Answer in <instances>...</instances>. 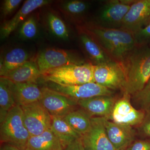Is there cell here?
<instances>
[{
    "mask_svg": "<svg viewBox=\"0 0 150 150\" xmlns=\"http://www.w3.org/2000/svg\"><path fill=\"white\" fill-rule=\"evenodd\" d=\"M0 150H22L18 148L8 144H1Z\"/></svg>",
    "mask_w": 150,
    "mask_h": 150,
    "instance_id": "836d02e7",
    "label": "cell"
},
{
    "mask_svg": "<svg viewBox=\"0 0 150 150\" xmlns=\"http://www.w3.org/2000/svg\"><path fill=\"white\" fill-rule=\"evenodd\" d=\"M81 42L88 55L96 64L107 63L112 61L102 47L86 33H82L80 36Z\"/></svg>",
    "mask_w": 150,
    "mask_h": 150,
    "instance_id": "7402d4cb",
    "label": "cell"
},
{
    "mask_svg": "<svg viewBox=\"0 0 150 150\" xmlns=\"http://www.w3.org/2000/svg\"><path fill=\"white\" fill-rule=\"evenodd\" d=\"M64 150H86L82 143L81 139H77L72 142Z\"/></svg>",
    "mask_w": 150,
    "mask_h": 150,
    "instance_id": "d6a6232c",
    "label": "cell"
},
{
    "mask_svg": "<svg viewBox=\"0 0 150 150\" xmlns=\"http://www.w3.org/2000/svg\"><path fill=\"white\" fill-rule=\"evenodd\" d=\"M43 86L76 101L101 96H111L114 91L96 83H88L78 85L66 86L51 82H43Z\"/></svg>",
    "mask_w": 150,
    "mask_h": 150,
    "instance_id": "5b68a950",
    "label": "cell"
},
{
    "mask_svg": "<svg viewBox=\"0 0 150 150\" xmlns=\"http://www.w3.org/2000/svg\"><path fill=\"white\" fill-rule=\"evenodd\" d=\"M61 7L62 11L67 14L78 16L85 13L88 10L89 4L86 2L74 0L64 2Z\"/></svg>",
    "mask_w": 150,
    "mask_h": 150,
    "instance_id": "4316f807",
    "label": "cell"
},
{
    "mask_svg": "<svg viewBox=\"0 0 150 150\" xmlns=\"http://www.w3.org/2000/svg\"><path fill=\"white\" fill-rule=\"evenodd\" d=\"M41 74L35 62L28 61L4 77L13 83H34L41 78Z\"/></svg>",
    "mask_w": 150,
    "mask_h": 150,
    "instance_id": "ac0fdd59",
    "label": "cell"
},
{
    "mask_svg": "<svg viewBox=\"0 0 150 150\" xmlns=\"http://www.w3.org/2000/svg\"><path fill=\"white\" fill-rule=\"evenodd\" d=\"M122 65L126 78L123 94L131 97L150 79V47L137 46Z\"/></svg>",
    "mask_w": 150,
    "mask_h": 150,
    "instance_id": "6da1fadb",
    "label": "cell"
},
{
    "mask_svg": "<svg viewBox=\"0 0 150 150\" xmlns=\"http://www.w3.org/2000/svg\"><path fill=\"white\" fill-rule=\"evenodd\" d=\"M38 32L37 23L33 16L29 17L26 19L22 23L19 30L20 36L25 40L35 38L37 36Z\"/></svg>",
    "mask_w": 150,
    "mask_h": 150,
    "instance_id": "83f0119b",
    "label": "cell"
},
{
    "mask_svg": "<svg viewBox=\"0 0 150 150\" xmlns=\"http://www.w3.org/2000/svg\"><path fill=\"white\" fill-rule=\"evenodd\" d=\"M93 75L95 82L113 91H123L126 85V74L123 65L114 60L94 65Z\"/></svg>",
    "mask_w": 150,
    "mask_h": 150,
    "instance_id": "8992f818",
    "label": "cell"
},
{
    "mask_svg": "<svg viewBox=\"0 0 150 150\" xmlns=\"http://www.w3.org/2000/svg\"><path fill=\"white\" fill-rule=\"evenodd\" d=\"M22 1L21 0H6L3 4L2 13L6 17L11 13L18 6Z\"/></svg>",
    "mask_w": 150,
    "mask_h": 150,
    "instance_id": "4dcf8cb0",
    "label": "cell"
},
{
    "mask_svg": "<svg viewBox=\"0 0 150 150\" xmlns=\"http://www.w3.org/2000/svg\"><path fill=\"white\" fill-rule=\"evenodd\" d=\"M46 18L48 28L53 35L62 40L69 39V29L62 19L52 12L48 13Z\"/></svg>",
    "mask_w": 150,
    "mask_h": 150,
    "instance_id": "d4e9b609",
    "label": "cell"
},
{
    "mask_svg": "<svg viewBox=\"0 0 150 150\" xmlns=\"http://www.w3.org/2000/svg\"><path fill=\"white\" fill-rule=\"evenodd\" d=\"M63 145L51 129L30 137L25 150H64Z\"/></svg>",
    "mask_w": 150,
    "mask_h": 150,
    "instance_id": "d6986e66",
    "label": "cell"
},
{
    "mask_svg": "<svg viewBox=\"0 0 150 150\" xmlns=\"http://www.w3.org/2000/svg\"><path fill=\"white\" fill-rule=\"evenodd\" d=\"M131 97L123 95L117 100L108 119L114 123L133 127L138 126L144 120L146 112L137 109L130 100Z\"/></svg>",
    "mask_w": 150,
    "mask_h": 150,
    "instance_id": "8fae6325",
    "label": "cell"
},
{
    "mask_svg": "<svg viewBox=\"0 0 150 150\" xmlns=\"http://www.w3.org/2000/svg\"><path fill=\"white\" fill-rule=\"evenodd\" d=\"M92 117L81 108L72 111L63 118L75 131L83 136L90 129Z\"/></svg>",
    "mask_w": 150,
    "mask_h": 150,
    "instance_id": "603a6c76",
    "label": "cell"
},
{
    "mask_svg": "<svg viewBox=\"0 0 150 150\" xmlns=\"http://www.w3.org/2000/svg\"><path fill=\"white\" fill-rule=\"evenodd\" d=\"M150 17V0L136 1L123 19L121 29L135 33L145 26Z\"/></svg>",
    "mask_w": 150,
    "mask_h": 150,
    "instance_id": "4fadbf2b",
    "label": "cell"
},
{
    "mask_svg": "<svg viewBox=\"0 0 150 150\" xmlns=\"http://www.w3.org/2000/svg\"><path fill=\"white\" fill-rule=\"evenodd\" d=\"M132 3V1L118 0L106 2L98 14V25L104 28L120 29Z\"/></svg>",
    "mask_w": 150,
    "mask_h": 150,
    "instance_id": "ba28073f",
    "label": "cell"
},
{
    "mask_svg": "<svg viewBox=\"0 0 150 150\" xmlns=\"http://www.w3.org/2000/svg\"><path fill=\"white\" fill-rule=\"evenodd\" d=\"M149 23H150V17L149 18V19H148L146 23V24H145V26L149 24Z\"/></svg>",
    "mask_w": 150,
    "mask_h": 150,
    "instance_id": "e575fe53",
    "label": "cell"
},
{
    "mask_svg": "<svg viewBox=\"0 0 150 150\" xmlns=\"http://www.w3.org/2000/svg\"><path fill=\"white\" fill-rule=\"evenodd\" d=\"M112 60L123 64L137 46L134 33L121 29L95 26L89 28Z\"/></svg>",
    "mask_w": 150,
    "mask_h": 150,
    "instance_id": "7a4b0ae2",
    "label": "cell"
},
{
    "mask_svg": "<svg viewBox=\"0 0 150 150\" xmlns=\"http://www.w3.org/2000/svg\"><path fill=\"white\" fill-rule=\"evenodd\" d=\"M50 2L46 0H27L23 5L11 19L5 22L1 28V39L8 37L22 23L25 21L28 15L36 9L46 5Z\"/></svg>",
    "mask_w": 150,
    "mask_h": 150,
    "instance_id": "2e32d148",
    "label": "cell"
},
{
    "mask_svg": "<svg viewBox=\"0 0 150 150\" xmlns=\"http://www.w3.org/2000/svg\"><path fill=\"white\" fill-rule=\"evenodd\" d=\"M51 130L59 139L64 148L82 136L77 133L65 121L63 117L51 116Z\"/></svg>",
    "mask_w": 150,
    "mask_h": 150,
    "instance_id": "44dd1931",
    "label": "cell"
},
{
    "mask_svg": "<svg viewBox=\"0 0 150 150\" xmlns=\"http://www.w3.org/2000/svg\"><path fill=\"white\" fill-rule=\"evenodd\" d=\"M9 82L11 91L17 105L23 106L39 101L42 92L41 88H39L38 83H14Z\"/></svg>",
    "mask_w": 150,
    "mask_h": 150,
    "instance_id": "e0dca14e",
    "label": "cell"
},
{
    "mask_svg": "<svg viewBox=\"0 0 150 150\" xmlns=\"http://www.w3.org/2000/svg\"><path fill=\"white\" fill-rule=\"evenodd\" d=\"M94 65L80 64L67 65L46 71L41 74L42 82H51L66 86L95 82Z\"/></svg>",
    "mask_w": 150,
    "mask_h": 150,
    "instance_id": "3957f363",
    "label": "cell"
},
{
    "mask_svg": "<svg viewBox=\"0 0 150 150\" xmlns=\"http://www.w3.org/2000/svg\"><path fill=\"white\" fill-rule=\"evenodd\" d=\"M106 118L93 117L90 129L81 138L86 150H115L111 144L105 126Z\"/></svg>",
    "mask_w": 150,
    "mask_h": 150,
    "instance_id": "7c38bea8",
    "label": "cell"
},
{
    "mask_svg": "<svg viewBox=\"0 0 150 150\" xmlns=\"http://www.w3.org/2000/svg\"><path fill=\"white\" fill-rule=\"evenodd\" d=\"M9 82L5 78L0 79V122L2 123L8 112L16 105Z\"/></svg>",
    "mask_w": 150,
    "mask_h": 150,
    "instance_id": "cb8c5ba5",
    "label": "cell"
},
{
    "mask_svg": "<svg viewBox=\"0 0 150 150\" xmlns=\"http://www.w3.org/2000/svg\"><path fill=\"white\" fill-rule=\"evenodd\" d=\"M25 125L30 136H36L51 129L52 117L39 101L21 106Z\"/></svg>",
    "mask_w": 150,
    "mask_h": 150,
    "instance_id": "9c48e42d",
    "label": "cell"
},
{
    "mask_svg": "<svg viewBox=\"0 0 150 150\" xmlns=\"http://www.w3.org/2000/svg\"><path fill=\"white\" fill-rule=\"evenodd\" d=\"M134 34L137 46L150 47V23Z\"/></svg>",
    "mask_w": 150,
    "mask_h": 150,
    "instance_id": "f1b7e54d",
    "label": "cell"
},
{
    "mask_svg": "<svg viewBox=\"0 0 150 150\" xmlns=\"http://www.w3.org/2000/svg\"><path fill=\"white\" fill-rule=\"evenodd\" d=\"M132 103L137 109L145 112L150 109V79L144 87L132 95Z\"/></svg>",
    "mask_w": 150,
    "mask_h": 150,
    "instance_id": "484cf974",
    "label": "cell"
},
{
    "mask_svg": "<svg viewBox=\"0 0 150 150\" xmlns=\"http://www.w3.org/2000/svg\"><path fill=\"white\" fill-rule=\"evenodd\" d=\"M30 56L23 48L12 49L6 54L4 59H1L0 66L1 77H4L11 71L28 62Z\"/></svg>",
    "mask_w": 150,
    "mask_h": 150,
    "instance_id": "ffe728a7",
    "label": "cell"
},
{
    "mask_svg": "<svg viewBox=\"0 0 150 150\" xmlns=\"http://www.w3.org/2000/svg\"><path fill=\"white\" fill-rule=\"evenodd\" d=\"M138 131L142 137L150 138V109L146 111L144 120L138 126Z\"/></svg>",
    "mask_w": 150,
    "mask_h": 150,
    "instance_id": "f546056e",
    "label": "cell"
},
{
    "mask_svg": "<svg viewBox=\"0 0 150 150\" xmlns=\"http://www.w3.org/2000/svg\"><path fill=\"white\" fill-rule=\"evenodd\" d=\"M126 150H150V140L134 141Z\"/></svg>",
    "mask_w": 150,
    "mask_h": 150,
    "instance_id": "1f68e13d",
    "label": "cell"
},
{
    "mask_svg": "<svg viewBox=\"0 0 150 150\" xmlns=\"http://www.w3.org/2000/svg\"><path fill=\"white\" fill-rule=\"evenodd\" d=\"M42 96L39 102L51 116L64 117L76 109L77 101L42 87Z\"/></svg>",
    "mask_w": 150,
    "mask_h": 150,
    "instance_id": "30bf717a",
    "label": "cell"
},
{
    "mask_svg": "<svg viewBox=\"0 0 150 150\" xmlns=\"http://www.w3.org/2000/svg\"><path fill=\"white\" fill-rule=\"evenodd\" d=\"M35 62L41 74L67 65L84 64L81 59L72 51L56 48H48L41 51Z\"/></svg>",
    "mask_w": 150,
    "mask_h": 150,
    "instance_id": "52a82bcc",
    "label": "cell"
},
{
    "mask_svg": "<svg viewBox=\"0 0 150 150\" xmlns=\"http://www.w3.org/2000/svg\"><path fill=\"white\" fill-rule=\"evenodd\" d=\"M30 137L23 121L21 108L16 105L1 123V144H8L25 150Z\"/></svg>",
    "mask_w": 150,
    "mask_h": 150,
    "instance_id": "277c9868",
    "label": "cell"
},
{
    "mask_svg": "<svg viewBox=\"0 0 150 150\" xmlns=\"http://www.w3.org/2000/svg\"><path fill=\"white\" fill-rule=\"evenodd\" d=\"M116 101L112 95L101 96L79 100L77 102L79 106L92 117H105L108 119Z\"/></svg>",
    "mask_w": 150,
    "mask_h": 150,
    "instance_id": "9a60e30c",
    "label": "cell"
},
{
    "mask_svg": "<svg viewBox=\"0 0 150 150\" xmlns=\"http://www.w3.org/2000/svg\"><path fill=\"white\" fill-rule=\"evenodd\" d=\"M105 126L108 139L115 150H126L135 141L136 132L132 126L114 123L107 118Z\"/></svg>",
    "mask_w": 150,
    "mask_h": 150,
    "instance_id": "5bb4252c",
    "label": "cell"
}]
</instances>
